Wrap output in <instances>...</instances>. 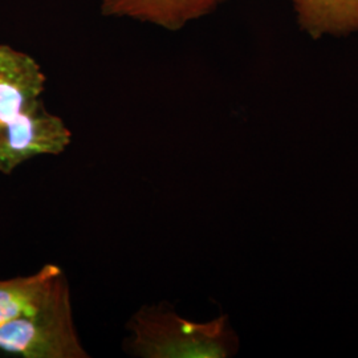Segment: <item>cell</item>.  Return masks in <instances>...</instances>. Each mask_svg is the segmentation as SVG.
<instances>
[{
    "mask_svg": "<svg viewBox=\"0 0 358 358\" xmlns=\"http://www.w3.org/2000/svg\"><path fill=\"white\" fill-rule=\"evenodd\" d=\"M217 4H220V3H223V1H229V0H215Z\"/></svg>",
    "mask_w": 358,
    "mask_h": 358,
    "instance_id": "7",
    "label": "cell"
},
{
    "mask_svg": "<svg viewBox=\"0 0 358 358\" xmlns=\"http://www.w3.org/2000/svg\"><path fill=\"white\" fill-rule=\"evenodd\" d=\"M300 29L313 40L358 34V0H288Z\"/></svg>",
    "mask_w": 358,
    "mask_h": 358,
    "instance_id": "5",
    "label": "cell"
},
{
    "mask_svg": "<svg viewBox=\"0 0 358 358\" xmlns=\"http://www.w3.org/2000/svg\"><path fill=\"white\" fill-rule=\"evenodd\" d=\"M45 76L24 52L0 44V173L40 155H57L72 134L43 100Z\"/></svg>",
    "mask_w": 358,
    "mask_h": 358,
    "instance_id": "1",
    "label": "cell"
},
{
    "mask_svg": "<svg viewBox=\"0 0 358 358\" xmlns=\"http://www.w3.org/2000/svg\"><path fill=\"white\" fill-rule=\"evenodd\" d=\"M63 273L59 266L45 264L34 275L0 280V325L26 316Z\"/></svg>",
    "mask_w": 358,
    "mask_h": 358,
    "instance_id": "6",
    "label": "cell"
},
{
    "mask_svg": "<svg viewBox=\"0 0 358 358\" xmlns=\"http://www.w3.org/2000/svg\"><path fill=\"white\" fill-rule=\"evenodd\" d=\"M215 0H100L103 16L177 32L217 8Z\"/></svg>",
    "mask_w": 358,
    "mask_h": 358,
    "instance_id": "4",
    "label": "cell"
},
{
    "mask_svg": "<svg viewBox=\"0 0 358 358\" xmlns=\"http://www.w3.org/2000/svg\"><path fill=\"white\" fill-rule=\"evenodd\" d=\"M0 350L24 358H88L77 334L63 273L26 316L0 325Z\"/></svg>",
    "mask_w": 358,
    "mask_h": 358,
    "instance_id": "3",
    "label": "cell"
},
{
    "mask_svg": "<svg viewBox=\"0 0 358 358\" xmlns=\"http://www.w3.org/2000/svg\"><path fill=\"white\" fill-rule=\"evenodd\" d=\"M129 352L143 358H224L235 340L226 317L192 322L179 317L165 304L143 307L129 322Z\"/></svg>",
    "mask_w": 358,
    "mask_h": 358,
    "instance_id": "2",
    "label": "cell"
}]
</instances>
